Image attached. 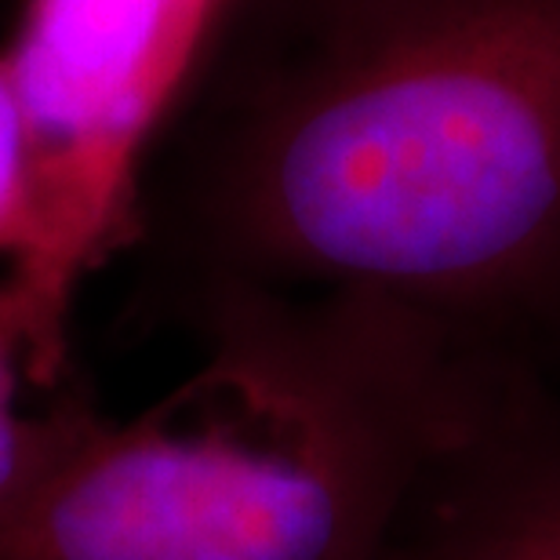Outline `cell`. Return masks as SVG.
I'll use <instances>...</instances> for the list:
<instances>
[{
  "instance_id": "6da1fadb",
  "label": "cell",
  "mask_w": 560,
  "mask_h": 560,
  "mask_svg": "<svg viewBox=\"0 0 560 560\" xmlns=\"http://www.w3.org/2000/svg\"><path fill=\"white\" fill-rule=\"evenodd\" d=\"M186 95L136 226L186 317L364 302L560 436V0H219Z\"/></svg>"
},
{
  "instance_id": "7a4b0ae2",
  "label": "cell",
  "mask_w": 560,
  "mask_h": 560,
  "mask_svg": "<svg viewBox=\"0 0 560 560\" xmlns=\"http://www.w3.org/2000/svg\"><path fill=\"white\" fill-rule=\"evenodd\" d=\"M200 364L136 416L59 400L0 560H416L474 433L419 339L353 299L186 317Z\"/></svg>"
},
{
  "instance_id": "3957f363",
  "label": "cell",
  "mask_w": 560,
  "mask_h": 560,
  "mask_svg": "<svg viewBox=\"0 0 560 560\" xmlns=\"http://www.w3.org/2000/svg\"><path fill=\"white\" fill-rule=\"evenodd\" d=\"M219 0H26L0 55L30 139L33 244L0 277V320L59 389L88 280L136 241L150 161L194 81Z\"/></svg>"
},
{
  "instance_id": "277c9868",
  "label": "cell",
  "mask_w": 560,
  "mask_h": 560,
  "mask_svg": "<svg viewBox=\"0 0 560 560\" xmlns=\"http://www.w3.org/2000/svg\"><path fill=\"white\" fill-rule=\"evenodd\" d=\"M416 560H560V436L469 433L441 469Z\"/></svg>"
},
{
  "instance_id": "5b68a950",
  "label": "cell",
  "mask_w": 560,
  "mask_h": 560,
  "mask_svg": "<svg viewBox=\"0 0 560 560\" xmlns=\"http://www.w3.org/2000/svg\"><path fill=\"white\" fill-rule=\"evenodd\" d=\"M30 389L40 386L33 383L26 357L0 320V506L26 485L59 416V400L48 408H33Z\"/></svg>"
},
{
  "instance_id": "8992f818",
  "label": "cell",
  "mask_w": 560,
  "mask_h": 560,
  "mask_svg": "<svg viewBox=\"0 0 560 560\" xmlns=\"http://www.w3.org/2000/svg\"><path fill=\"white\" fill-rule=\"evenodd\" d=\"M33 244V172L30 139L15 84L0 59V259L11 270Z\"/></svg>"
}]
</instances>
